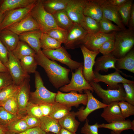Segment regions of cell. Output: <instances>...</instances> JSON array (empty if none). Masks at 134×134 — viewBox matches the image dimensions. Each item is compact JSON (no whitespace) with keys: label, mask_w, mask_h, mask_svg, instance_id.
Segmentation results:
<instances>
[{"label":"cell","mask_w":134,"mask_h":134,"mask_svg":"<svg viewBox=\"0 0 134 134\" xmlns=\"http://www.w3.org/2000/svg\"><path fill=\"white\" fill-rule=\"evenodd\" d=\"M39 127L30 128L21 133L14 134L6 132V134H46Z\"/></svg>","instance_id":"obj_52"},{"label":"cell","mask_w":134,"mask_h":134,"mask_svg":"<svg viewBox=\"0 0 134 134\" xmlns=\"http://www.w3.org/2000/svg\"><path fill=\"white\" fill-rule=\"evenodd\" d=\"M42 5L48 13L53 15L66 8L68 0H41Z\"/></svg>","instance_id":"obj_30"},{"label":"cell","mask_w":134,"mask_h":134,"mask_svg":"<svg viewBox=\"0 0 134 134\" xmlns=\"http://www.w3.org/2000/svg\"><path fill=\"white\" fill-rule=\"evenodd\" d=\"M87 100L88 97L86 94H78L74 91L65 93L58 91L55 99L56 102L76 107H78L80 104L86 105Z\"/></svg>","instance_id":"obj_10"},{"label":"cell","mask_w":134,"mask_h":134,"mask_svg":"<svg viewBox=\"0 0 134 134\" xmlns=\"http://www.w3.org/2000/svg\"><path fill=\"white\" fill-rule=\"evenodd\" d=\"M52 104L43 103L39 105L43 116H49Z\"/></svg>","instance_id":"obj_53"},{"label":"cell","mask_w":134,"mask_h":134,"mask_svg":"<svg viewBox=\"0 0 134 134\" xmlns=\"http://www.w3.org/2000/svg\"><path fill=\"white\" fill-rule=\"evenodd\" d=\"M42 33L40 30H38L24 33L18 35L20 40L26 43L37 53L41 50L40 39Z\"/></svg>","instance_id":"obj_22"},{"label":"cell","mask_w":134,"mask_h":134,"mask_svg":"<svg viewBox=\"0 0 134 134\" xmlns=\"http://www.w3.org/2000/svg\"><path fill=\"white\" fill-rule=\"evenodd\" d=\"M0 40L9 51H12L20 41L19 35L6 29L0 31Z\"/></svg>","instance_id":"obj_24"},{"label":"cell","mask_w":134,"mask_h":134,"mask_svg":"<svg viewBox=\"0 0 134 134\" xmlns=\"http://www.w3.org/2000/svg\"><path fill=\"white\" fill-rule=\"evenodd\" d=\"M12 84V79L8 72H0V90Z\"/></svg>","instance_id":"obj_49"},{"label":"cell","mask_w":134,"mask_h":134,"mask_svg":"<svg viewBox=\"0 0 134 134\" xmlns=\"http://www.w3.org/2000/svg\"><path fill=\"white\" fill-rule=\"evenodd\" d=\"M99 31L105 33H109L111 31H119L122 30L117 25L113 24L111 21L103 17L99 22Z\"/></svg>","instance_id":"obj_40"},{"label":"cell","mask_w":134,"mask_h":134,"mask_svg":"<svg viewBox=\"0 0 134 134\" xmlns=\"http://www.w3.org/2000/svg\"><path fill=\"white\" fill-rule=\"evenodd\" d=\"M8 72L7 69L0 60V72Z\"/></svg>","instance_id":"obj_57"},{"label":"cell","mask_w":134,"mask_h":134,"mask_svg":"<svg viewBox=\"0 0 134 134\" xmlns=\"http://www.w3.org/2000/svg\"><path fill=\"white\" fill-rule=\"evenodd\" d=\"M122 84L125 93V101L134 105V83Z\"/></svg>","instance_id":"obj_45"},{"label":"cell","mask_w":134,"mask_h":134,"mask_svg":"<svg viewBox=\"0 0 134 134\" xmlns=\"http://www.w3.org/2000/svg\"><path fill=\"white\" fill-rule=\"evenodd\" d=\"M5 13L0 12V25L4 17Z\"/></svg>","instance_id":"obj_59"},{"label":"cell","mask_w":134,"mask_h":134,"mask_svg":"<svg viewBox=\"0 0 134 134\" xmlns=\"http://www.w3.org/2000/svg\"><path fill=\"white\" fill-rule=\"evenodd\" d=\"M115 31L105 33L100 31L94 34H87L84 38L82 44L89 50L98 51L101 45L105 41L114 39Z\"/></svg>","instance_id":"obj_11"},{"label":"cell","mask_w":134,"mask_h":134,"mask_svg":"<svg viewBox=\"0 0 134 134\" xmlns=\"http://www.w3.org/2000/svg\"><path fill=\"white\" fill-rule=\"evenodd\" d=\"M99 128H103L110 129L116 134H120L123 131L129 129L134 131V121L130 119L114 122L107 124H98Z\"/></svg>","instance_id":"obj_23"},{"label":"cell","mask_w":134,"mask_h":134,"mask_svg":"<svg viewBox=\"0 0 134 134\" xmlns=\"http://www.w3.org/2000/svg\"><path fill=\"white\" fill-rule=\"evenodd\" d=\"M26 112L27 114L40 119L43 116L39 105L30 101L26 107Z\"/></svg>","instance_id":"obj_46"},{"label":"cell","mask_w":134,"mask_h":134,"mask_svg":"<svg viewBox=\"0 0 134 134\" xmlns=\"http://www.w3.org/2000/svg\"><path fill=\"white\" fill-rule=\"evenodd\" d=\"M98 128V123L96 122L94 125H90L87 118L83 126L81 128V133L82 134H99Z\"/></svg>","instance_id":"obj_47"},{"label":"cell","mask_w":134,"mask_h":134,"mask_svg":"<svg viewBox=\"0 0 134 134\" xmlns=\"http://www.w3.org/2000/svg\"><path fill=\"white\" fill-rule=\"evenodd\" d=\"M17 94L7 99L1 106L12 114L18 116V106L17 99Z\"/></svg>","instance_id":"obj_41"},{"label":"cell","mask_w":134,"mask_h":134,"mask_svg":"<svg viewBox=\"0 0 134 134\" xmlns=\"http://www.w3.org/2000/svg\"><path fill=\"white\" fill-rule=\"evenodd\" d=\"M22 118L15 115L8 111L2 106H0V124L6 126L13 121Z\"/></svg>","instance_id":"obj_42"},{"label":"cell","mask_w":134,"mask_h":134,"mask_svg":"<svg viewBox=\"0 0 134 134\" xmlns=\"http://www.w3.org/2000/svg\"><path fill=\"white\" fill-rule=\"evenodd\" d=\"M20 88V86L12 84L0 90V106L9 98L16 95Z\"/></svg>","instance_id":"obj_38"},{"label":"cell","mask_w":134,"mask_h":134,"mask_svg":"<svg viewBox=\"0 0 134 134\" xmlns=\"http://www.w3.org/2000/svg\"><path fill=\"white\" fill-rule=\"evenodd\" d=\"M68 32L64 43L65 48L67 49H74L82 44L83 40L88 34L80 24L77 23H74Z\"/></svg>","instance_id":"obj_15"},{"label":"cell","mask_w":134,"mask_h":134,"mask_svg":"<svg viewBox=\"0 0 134 134\" xmlns=\"http://www.w3.org/2000/svg\"><path fill=\"white\" fill-rule=\"evenodd\" d=\"M37 0H0V12L5 13L10 10L25 7L35 2Z\"/></svg>","instance_id":"obj_25"},{"label":"cell","mask_w":134,"mask_h":134,"mask_svg":"<svg viewBox=\"0 0 134 134\" xmlns=\"http://www.w3.org/2000/svg\"><path fill=\"white\" fill-rule=\"evenodd\" d=\"M30 76L26 78L20 85L17 95L18 106V115L22 117L27 115L26 108L30 101V87L29 84Z\"/></svg>","instance_id":"obj_17"},{"label":"cell","mask_w":134,"mask_h":134,"mask_svg":"<svg viewBox=\"0 0 134 134\" xmlns=\"http://www.w3.org/2000/svg\"><path fill=\"white\" fill-rule=\"evenodd\" d=\"M134 44V30L128 28L115 31V48L111 53L117 59L120 58L131 50Z\"/></svg>","instance_id":"obj_2"},{"label":"cell","mask_w":134,"mask_h":134,"mask_svg":"<svg viewBox=\"0 0 134 134\" xmlns=\"http://www.w3.org/2000/svg\"><path fill=\"white\" fill-rule=\"evenodd\" d=\"M20 63L24 71L28 74L35 73L37 65L34 56H28L21 58L20 60Z\"/></svg>","instance_id":"obj_36"},{"label":"cell","mask_w":134,"mask_h":134,"mask_svg":"<svg viewBox=\"0 0 134 134\" xmlns=\"http://www.w3.org/2000/svg\"><path fill=\"white\" fill-rule=\"evenodd\" d=\"M34 57L37 65L44 70L52 85L58 89L70 82L68 75L70 70L63 67L45 56L41 50L36 53Z\"/></svg>","instance_id":"obj_1"},{"label":"cell","mask_w":134,"mask_h":134,"mask_svg":"<svg viewBox=\"0 0 134 134\" xmlns=\"http://www.w3.org/2000/svg\"><path fill=\"white\" fill-rule=\"evenodd\" d=\"M100 7L103 17L112 21L122 30L127 29L123 24L119 13L118 7L112 5L108 0H94Z\"/></svg>","instance_id":"obj_16"},{"label":"cell","mask_w":134,"mask_h":134,"mask_svg":"<svg viewBox=\"0 0 134 134\" xmlns=\"http://www.w3.org/2000/svg\"><path fill=\"white\" fill-rule=\"evenodd\" d=\"M79 24L88 34H95L100 31L99 22L94 19L84 15Z\"/></svg>","instance_id":"obj_34"},{"label":"cell","mask_w":134,"mask_h":134,"mask_svg":"<svg viewBox=\"0 0 134 134\" xmlns=\"http://www.w3.org/2000/svg\"><path fill=\"white\" fill-rule=\"evenodd\" d=\"M58 134H76V133L73 132L65 129L61 128Z\"/></svg>","instance_id":"obj_56"},{"label":"cell","mask_w":134,"mask_h":134,"mask_svg":"<svg viewBox=\"0 0 134 134\" xmlns=\"http://www.w3.org/2000/svg\"><path fill=\"white\" fill-rule=\"evenodd\" d=\"M128 27L134 30V4H133L130 14Z\"/></svg>","instance_id":"obj_54"},{"label":"cell","mask_w":134,"mask_h":134,"mask_svg":"<svg viewBox=\"0 0 134 134\" xmlns=\"http://www.w3.org/2000/svg\"><path fill=\"white\" fill-rule=\"evenodd\" d=\"M122 114L126 118L134 115V105L125 101L118 102Z\"/></svg>","instance_id":"obj_44"},{"label":"cell","mask_w":134,"mask_h":134,"mask_svg":"<svg viewBox=\"0 0 134 134\" xmlns=\"http://www.w3.org/2000/svg\"><path fill=\"white\" fill-rule=\"evenodd\" d=\"M9 51L0 40V60L4 64L8 59Z\"/></svg>","instance_id":"obj_51"},{"label":"cell","mask_w":134,"mask_h":134,"mask_svg":"<svg viewBox=\"0 0 134 134\" xmlns=\"http://www.w3.org/2000/svg\"><path fill=\"white\" fill-rule=\"evenodd\" d=\"M68 31L61 29H53L46 32L49 35L61 43L65 42L68 34Z\"/></svg>","instance_id":"obj_43"},{"label":"cell","mask_w":134,"mask_h":134,"mask_svg":"<svg viewBox=\"0 0 134 134\" xmlns=\"http://www.w3.org/2000/svg\"><path fill=\"white\" fill-rule=\"evenodd\" d=\"M117 69H124L134 73V50L132 48L123 57L117 59L115 63Z\"/></svg>","instance_id":"obj_29"},{"label":"cell","mask_w":134,"mask_h":134,"mask_svg":"<svg viewBox=\"0 0 134 134\" xmlns=\"http://www.w3.org/2000/svg\"><path fill=\"white\" fill-rule=\"evenodd\" d=\"M53 15L57 26L62 29L68 31L74 24L65 9L59 11Z\"/></svg>","instance_id":"obj_31"},{"label":"cell","mask_w":134,"mask_h":134,"mask_svg":"<svg viewBox=\"0 0 134 134\" xmlns=\"http://www.w3.org/2000/svg\"><path fill=\"white\" fill-rule=\"evenodd\" d=\"M87 94L88 97L86 107L82 106L79 108L78 111L76 112V116L79 120L81 122L84 121L88 116L93 112L100 108L107 106V105L101 102L95 98L92 93L89 90L84 91Z\"/></svg>","instance_id":"obj_12"},{"label":"cell","mask_w":134,"mask_h":134,"mask_svg":"<svg viewBox=\"0 0 134 134\" xmlns=\"http://www.w3.org/2000/svg\"><path fill=\"white\" fill-rule=\"evenodd\" d=\"M61 43L47 34L42 33L40 39L41 48L44 50H54L61 46Z\"/></svg>","instance_id":"obj_37"},{"label":"cell","mask_w":134,"mask_h":134,"mask_svg":"<svg viewBox=\"0 0 134 134\" xmlns=\"http://www.w3.org/2000/svg\"><path fill=\"white\" fill-rule=\"evenodd\" d=\"M4 65L11 75L14 84L20 86L26 78L30 76L24 71L20 60L14 55L11 51H9L8 61Z\"/></svg>","instance_id":"obj_9"},{"label":"cell","mask_w":134,"mask_h":134,"mask_svg":"<svg viewBox=\"0 0 134 134\" xmlns=\"http://www.w3.org/2000/svg\"><path fill=\"white\" fill-rule=\"evenodd\" d=\"M5 29L11 31L18 35L24 33L40 30L30 13L20 21Z\"/></svg>","instance_id":"obj_19"},{"label":"cell","mask_w":134,"mask_h":134,"mask_svg":"<svg viewBox=\"0 0 134 134\" xmlns=\"http://www.w3.org/2000/svg\"><path fill=\"white\" fill-rule=\"evenodd\" d=\"M76 116L75 112L74 111H70L58 120L61 128L76 133L80 124V122L76 119Z\"/></svg>","instance_id":"obj_27"},{"label":"cell","mask_w":134,"mask_h":134,"mask_svg":"<svg viewBox=\"0 0 134 134\" xmlns=\"http://www.w3.org/2000/svg\"><path fill=\"white\" fill-rule=\"evenodd\" d=\"M133 2V0H128L124 4L118 7L122 22L125 26L128 27Z\"/></svg>","instance_id":"obj_39"},{"label":"cell","mask_w":134,"mask_h":134,"mask_svg":"<svg viewBox=\"0 0 134 134\" xmlns=\"http://www.w3.org/2000/svg\"><path fill=\"white\" fill-rule=\"evenodd\" d=\"M22 118L25 121L29 129L40 127V119L27 114Z\"/></svg>","instance_id":"obj_50"},{"label":"cell","mask_w":134,"mask_h":134,"mask_svg":"<svg viewBox=\"0 0 134 134\" xmlns=\"http://www.w3.org/2000/svg\"><path fill=\"white\" fill-rule=\"evenodd\" d=\"M37 1L27 6L5 12L4 18L0 25V31L17 23L27 16L30 13Z\"/></svg>","instance_id":"obj_8"},{"label":"cell","mask_w":134,"mask_h":134,"mask_svg":"<svg viewBox=\"0 0 134 134\" xmlns=\"http://www.w3.org/2000/svg\"><path fill=\"white\" fill-rule=\"evenodd\" d=\"M11 52L19 60L24 56H34L36 53L35 51L28 44L20 40L15 48Z\"/></svg>","instance_id":"obj_32"},{"label":"cell","mask_w":134,"mask_h":134,"mask_svg":"<svg viewBox=\"0 0 134 134\" xmlns=\"http://www.w3.org/2000/svg\"><path fill=\"white\" fill-rule=\"evenodd\" d=\"M40 121L39 127L46 133L50 132L58 134L62 128L58 120L49 116H43L40 119Z\"/></svg>","instance_id":"obj_28"},{"label":"cell","mask_w":134,"mask_h":134,"mask_svg":"<svg viewBox=\"0 0 134 134\" xmlns=\"http://www.w3.org/2000/svg\"><path fill=\"white\" fill-rule=\"evenodd\" d=\"M115 48L114 39H112L104 43L100 47L99 51L103 55H105L111 53Z\"/></svg>","instance_id":"obj_48"},{"label":"cell","mask_w":134,"mask_h":134,"mask_svg":"<svg viewBox=\"0 0 134 134\" xmlns=\"http://www.w3.org/2000/svg\"><path fill=\"white\" fill-rule=\"evenodd\" d=\"M83 14L99 22L103 17L102 10L94 0H87L83 10Z\"/></svg>","instance_id":"obj_26"},{"label":"cell","mask_w":134,"mask_h":134,"mask_svg":"<svg viewBox=\"0 0 134 134\" xmlns=\"http://www.w3.org/2000/svg\"><path fill=\"white\" fill-rule=\"evenodd\" d=\"M46 134H55L53 133L49 132V133H46Z\"/></svg>","instance_id":"obj_60"},{"label":"cell","mask_w":134,"mask_h":134,"mask_svg":"<svg viewBox=\"0 0 134 134\" xmlns=\"http://www.w3.org/2000/svg\"><path fill=\"white\" fill-rule=\"evenodd\" d=\"M111 134H118L115 133L114 132H113V131H111Z\"/></svg>","instance_id":"obj_61"},{"label":"cell","mask_w":134,"mask_h":134,"mask_svg":"<svg viewBox=\"0 0 134 134\" xmlns=\"http://www.w3.org/2000/svg\"><path fill=\"white\" fill-rule=\"evenodd\" d=\"M94 78L93 81L98 83L102 82L107 84L109 89H118L120 83H133L134 81L127 79L121 76L120 72L116 71L112 73L103 75L94 71Z\"/></svg>","instance_id":"obj_14"},{"label":"cell","mask_w":134,"mask_h":134,"mask_svg":"<svg viewBox=\"0 0 134 134\" xmlns=\"http://www.w3.org/2000/svg\"><path fill=\"white\" fill-rule=\"evenodd\" d=\"M7 132L6 127L0 124V134H6Z\"/></svg>","instance_id":"obj_58"},{"label":"cell","mask_w":134,"mask_h":134,"mask_svg":"<svg viewBox=\"0 0 134 134\" xmlns=\"http://www.w3.org/2000/svg\"><path fill=\"white\" fill-rule=\"evenodd\" d=\"M87 0H68L65 10L74 23L80 24Z\"/></svg>","instance_id":"obj_18"},{"label":"cell","mask_w":134,"mask_h":134,"mask_svg":"<svg viewBox=\"0 0 134 134\" xmlns=\"http://www.w3.org/2000/svg\"><path fill=\"white\" fill-rule=\"evenodd\" d=\"M89 83L94 91L105 104L108 105L113 102L125 101V93L122 84H119L118 89L106 90L103 89L98 83L92 81Z\"/></svg>","instance_id":"obj_5"},{"label":"cell","mask_w":134,"mask_h":134,"mask_svg":"<svg viewBox=\"0 0 134 134\" xmlns=\"http://www.w3.org/2000/svg\"><path fill=\"white\" fill-rule=\"evenodd\" d=\"M6 127L7 132L14 134L21 133L29 129L22 117L14 120Z\"/></svg>","instance_id":"obj_35"},{"label":"cell","mask_w":134,"mask_h":134,"mask_svg":"<svg viewBox=\"0 0 134 134\" xmlns=\"http://www.w3.org/2000/svg\"><path fill=\"white\" fill-rule=\"evenodd\" d=\"M30 14L42 33H46L53 29H61L57 25L53 16L45 10L41 0H37Z\"/></svg>","instance_id":"obj_4"},{"label":"cell","mask_w":134,"mask_h":134,"mask_svg":"<svg viewBox=\"0 0 134 134\" xmlns=\"http://www.w3.org/2000/svg\"><path fill=\"white\" fill-rule=\"evenodd\" d=\"M84 58L82 73L86 80L89 83L93 81L94 74L93 67L95 62V59L100 52L98 51H93L86 48L84 45L79 46Z\"/></svg>","instance_id":"obj_13"},{"label":"cell","mask_w":134,"mask_h":134,"mask_svg":"<svg viewBox=\"0 0 134 134\" xmlns=\"http://www.w3.org/2000/svg\"><path fill=\"white\" fill-rule=\"evenodd\" d=\"M35 91L31 92L30 101L36 104L43 103L53 104L55 102L57 93L49 90L44 86L39 72L36 71L34 73Z\"/></svg>","instance_id":"obj_3"},{"label":"cell","mask_w":134,"mask_h":134,"mask_svg":"<svg viewBox=\"0 0 134 134\" xmlns=\"http://www.w3.org/2000/svg\"><path fill=\"white\" fill-rule=\"evenodd\" d=\"M118 102H112L103 108L101 116L108 123L126 120L122 114Z\"/></svg>","instance_id":"obj_21"},{"label":"cell","mask_w":134,"mask_h":134,"mask_svg":"<svg viewBox=\"0 0 134 134\" xmlns=\"http://www.w3.org/2000/svg\"><path fill=\"white\" fill-rule=\"evenodd\" d=\"M41 50L44 55L49 59L59 62L67 66L72 70H75L83 66V63L72 59L71 56L64 47L61 46L54 50L42 49Z\"/></svg>","instance_id":"obj_7"},{"label":"cell","mask_w":134,"mask_h":134,"mask_svg":"<svg viewBox=\"0 0 134 134\" xmlns=\"http://www.w3.org/2000/svg\"><path fill=\"white\" fill-rule=\"evenodd\" d=\"M108 0L112 5L118 7L124 4L128 0Z\"/></svg>","instance_id":"obj_55"},{"label":"cell","mask_w":134,"mask_h":134,"mask_svg":"<svg viewBox=\"0 0 134 134\" xmlns=\"http://www.w3.org/2000/svg\"><path fill=\"white\" fill-rule=\"evenodd\" d=\"M71 107L55 102L52 104L49 116L58 120L70 112Z\"/></svg>","instance_id":"obj_33"},{"label":"cell","mask_w":134,"mask_h":134,"mask_svg":"<svg viewBox=\"0 0 134 134\" xmlns=\"http://www.w3.org/2000/svg\"><path fill=\"white\" fill-rule=\"evenodd\" d=\"M117 59L111 53L98 57L95 61L94 71L97 72L100 71L106 72L108 71L109 69L112 68L115 69L125 76L129 77V76L116 68L115 63Z\"/></svg>","instance_id":"obj_20"},{"label":"cell","mask_w":134,"mask_h":134,"mask_svg":"<svg viewBox=\"0 0 134 134\" xmlns=\"http://www.w3.org/2000/svg\"><path fill=\"white\" fill-rule=\"evenodd\" d=\"M83 66L75 69L74 72L72 71V77L69 83L59 88L60 91L64 92L74 91L81 94L86 90H89L92 92L94 91L92 87L83 76Z\"/></svg>","instance_id":"obj_6"}]
</instances>
